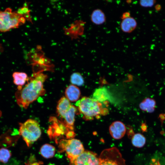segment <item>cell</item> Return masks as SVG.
<instances>
[{
	"mask_svg": "<svg viewBox=\"0 0 165 165\" xmlns=\"http://www.w3.org/2000/svg\"><path fill=\"white\" fill-rule=\"evenodd\" d=\"M47 78V75L41 72L34 73L28 78L23 87L18 86L15 97L18 105L26 108L39 96L43 95L45 93L43 84Z\"/></svg>",
	"mask_w": 165,
	"mask_h": 165,
	"instance_id": "6da1fadb",
	"label": "cell"
},
{
	"mask_svg": "<svg viewBox=\"0 0 165 165\" xmlns=\"http://www.w3.org/2000/svg\"><path fill=\"white\" fill-rule=\"evenodd\" d=\"M76 105L86 119H91L101 114L103 110L101 103L93 98L83 97L77 101Z\"/></svg>",
	"mask_w": 165,
	"mask_h": 165,
	"instance_id": "7a4b0ae2",
	"label": "cell"
},
{
	"mask_svg": "<svg viewBox=\"0 0 165 165\" xmlns=\"http://www.w3.org/2000/svg\"><path fill=\"white\" fill-rule=\"evenodd\" d=\"M19 133L28 146L36 141L41 134L38 123L32 119L20 123Z\"/></svg>",
	"mask_w": 165,
	"mask_h": 165,
	"instance_id": "3957f363",
	"label": "cell"
},
{
	"mask_svg": "<svg viewBox=\"0 0 165 165\" xmlns=\"http://www.w3.org/2000/svg\"><path fill=\"white\" fill-rule=\"evenodd\" d=\"M58 147L60 152L65 151L70 161L75 159L85 151L81 141L74 138L61 140Z\"/></svg>",
	"mask_w": 165,
	"mask_h": 165,
	"instance_id": "277c9868",
	"label": "cell"
},
{
	"mask_svg": "<svg viewBox=\"0 0 165 165\" xmlns=\"http://www.w3.org/2000/svg\"><path fill=\"white\" fill-rule=\"evenodd\" d=\"M22 16L17 12L12 11L10 8L0 11V31L5 32L16 28L22 24Z\"/></svg>",
	"mask_w": 165,
	"mask_h": 165,
	"instance_id": "5b68a950",
	"label": "cell"
},
{
	"mask_svg": "<svg viewBox=\"0 0 165 165\" xmlns=\"http://www.w3.org/2000/svg\"><path fill=\"white\" fill-rule=\"evenodd\" d=\"M99 165H126L125 160L116 147L105 149L99 157Z\"/></svg>",
	"mask_w": 165,
	"mask_h": 165,
	"instance_id": "8992f818",
	"label": "cell"
},
{
	"mask_svg": "<svg viewBox=\"0 0 165 165\" xmlns=\"http://www.w3.org/2000/svg\"><path fill=\"white\" fill-rule=\"evenodd\" d=\"M70 165H99V157L93 152L85 151L77 157L70 160Z\"/></svg>",
	"mask_w": 165,
	"mask_h": 165,
	"instance_id": "52a82bcc",
	"label": "cell"
},
{
	"mask_svg": "<svg viewBox=\"0 0 165 165\" xmlns=\"http://www.w3.org/2000/svg\"><path fill=\"white\" fill-rule=\"evenodd\" d=\"M77 109L74 105H72L61 118V122L66 128L68 131H73L75 116Z\"/></svg>",
	"mask_w": 165,
	"mask_h": 165,
	"instance_id": "ba28073f",
	"label": "cell"
},
{
	"mask_svg": "<svg viewBox=\"0 0 165 165\" xmlns=\"http://www.w3.org/2000/svg\"><path fill=\"white\" fill-rule=\"evenodd\" d=\"M125 125L120 121L113 122L109 127V131L111 136L114 139H119L122 138L126 132Z\"/></svg>",
	"mask_w": 165,
	"mask_h": 165,
	"instance_id": "9c48e42d",
	"label": "cell"
},
{
	"mask_svg": "<svg viewBox=\"0 0 165 165\" xmlns=\"http://www.w3.org/2000/svg\"><path fill=\"white\" fill-rule=\"evenodd\" d=\"M80 94V91L79 88L72 84L68 86L65 89V97L72 102L78 100Z\"/></svg>",
	"mask_w": 165,
	"mask_h": 165,
	"instance_id": "30bf717a",
	"label": "cell"
},
{
	"mask_svg": "<svg viewBox=\"0 0 165 165\" xmlns=\"http://www.w3.org/2000/svg\"><path fill=\"white\" fill-rule=\"evenodd\" d=\"M137 26L136 21L134 18L130 16L122 20L120 24L121 30L127 33H130L133 31Z\"/></svg>",
	"mask_w": 165,
	"mask_h": 165,
	"instance_id": "8fae6325",
	"label": "cell"
},
{
	"mask_svg": "<svg viewBox=\"0 0 165 165\" xmlns=\"http://www.w3.org/2000/svg\"><path fill=\"white\" fill-rule=\"evenodd\" d=\"M72 105L65 97H62L58 101L57 107V112L61 119L64 115Z\"/></svg>",
	"mask_w": 165,
	"mask_h": 165,
	"instance_id": "7c38bea8",
	"label": "cell"
},
{
	"mask_svg": "<svg viewBox=\"0 0 165 165\" xmlns=\"http://www.w3.org/2000/svg\"><path fill=\"white\" fill-rule=\"evenodd\" d=\"M93 98L100 103L112 99L109 92L105 87L97 89L93 94Z\"/></svg>",
	"mask_w": 165,
	"mask_h": 165,
	"instance_id": "4fadbf2b",
	"label": "cell"
},
{
	"mask_svg": "<svg viewBox=\"0 0 165 165\" xmlns=\"http://www.w3.org/2000/svg\"><path fill=\"white\" fill-rule=\"evenodd\" d=\"M156 102L153 99L147 97L144 99L139 104V108L144 111L148 113L153 112L155 109Z\"/></svg>",
	"mask_w": 165,
	"mask_h": 165,
	"instance_id": "5bb4252c",
	"label": "cell"
},
{
	"mask_svg": "<svg viewBox=\"0 0 165 165\" xmlns=\"http://www.w3.org/2000/svg\"><path fill=\"white\" fill-rule=\"evenodd\" d=\"M90 19L94 24L99 25L105 22L106 18L104 13L101 10L97 9L92 12L90 16Z\"/></svg>",
	"mask_w": 165,
	"mask_h": 165,
	"instance_id": "9a60e30c",
	"label": "cell"
},
{
	"mask_svg": "<svg viewBox=\"0 0 165 165\" xmlns=\"http://www.w3.org/2000/svg\"><path fill=\"white\" fill-rule=\"evenodd\" d=\"M40 152L41 155L45 158H50L54 156L55 152V148L52 145L46 144L41 147Z\"/></svg>",
	"mask_w": 165,
	"mask_h": 165,
	"instance_id": "2e32d148",
	"label": "cell"
},
{
	"mask_svg": "<svg viewBox=\"0 0 165 165\" xmlns=\"http://www.w3.org/2000/svg\"><path fill=\"white\" fill-rule=\"evenodd\" d=\"M13 77L14 83L20 86H22L25 84L28 78L27 74L23 72H15L13 74Z\"/></svg>",
	"mask_w": 165,
	"mask_h": 165,
	"instance_id": "e0dca14e",
	"label": "cell"
},
{
	"mask_svg": "<svg viewBox=\"0 0 165 165\" xmlns=\"http://www.w3.org/2000/svg\"><path fill=\"white\" fill-rule=\"evenodd\" d=\"M145 137L141 134L137 133L134 135L132 138L131 142L135 147L141 148L144 146L145 143Z\"/></svg>",
	"mask_w": 165,
	"mask_h": 165,
	"instance_id": "ac0fdd59",
	"label": "cell"
},
{
	"mask_svg": "<svg viewBox=\"0 0 165 165\" xmlns=\"http://www.w3.org/2000/svg\"><path fill=\"white\" fill-rule=\"evenodd\" d=\"M70 80L72 85H74L81 86L84 83V79L82 76L78 72L73 73L71 76Z\"/></svg>",
	"mask_w": 165,
	"mask_h": 165,
	"instance_id": "d6986e66",
	"label": "cell"
},
{
	"mask_svg": "<svg viewBox=\"0 0 165 165\" xmlns=\"http://www.w3.org/2000/svg\"><path fill=\"white\" fill-rule=\"evenodd\" d=\"M11 155L10 151L5 148L0 149V162L4 163L8 162Z\"/></svg>",
	"mask_w": 165,
	"mask_h": 165,
	"instance_id": "ffe728a7",
	"label": "cell"
},
{
	"mask_svg": "<svg viewBox=\"0 0 165 165\" xmlns=\"http://www.w3.org/2000/svg\"><path fill=\"white\" fill-rule=\"evenodd\" d=\"M156 1L154 0H141L140 1V5L145 7H151L156 3Z\"/></svg>",
	"mask_w": 165,
	"mask_h": 165,
	"instance_id": "44dd1931",
	"label": "cell"
},
{
	"mask_svg": "<svg viewBox=\"0 0 165 165\" xmlns=\"http://www.w3.org/2000/svg\"><path fill=\"white\" fill-rule=\"evenodd\" d=\"M130 14L129 12H125L123 13L121 16V19L122 20L130 16Z\"/></svg>",
	"mask_w": 165,
	"mask_h": 165,
	"instance_id": "7402d4cb",
	"label": "cell"
},
{
	"mask_svg": "<svg viewBox=\"0 0 165 165\" xmlns=\"http://www.w3.org/2000/svg\"><path fill=\"white\" fill-rule=\"evenodd\" d=\"M21 9L24 14L28 13H29L31 11V10L28 9V6H24Z\"/></svg>",
	"mask_w": 165,
	"mask_h": 165,
	"instance_id": "603a6c76",
	"label": "cell"
},
{
	"mask_svg": "<svg viewBox=\"0 0 165 165\" xmlns=\"http://www.w3.org/2000/svg\"><path fill=\"white\" fill-rule=\"evenodd\" d=\"M158 118L160 119L162 123L165 120V113H162L160 114Z\"/></svg>",
	"mask_w": 165,
	"mask_h": 165,
	"instance_id": "cb8c5ba5",
	"label": "cell"
},
{
	"mask_svg": "<svg viewBox=\"0 0 165 165\" xmlns=\"http://www.w3.org/2000/svg\"><path fill=\"white\" fill-rule=\"evenodd\" d=\"M141 128L143 131H145L147 129V126L146 123H142L141 126Z\"/></svg>",
	"mask_w": 165,
	"mask_h": 165,
	"instance_id": "d4e9b609",
	"label": "cell"
},
{
	"mask_svg": "<svg viewBox=\"0 0 165 165\" xmlns=\"http://www.w3.org/2000/svg\"><path fill=\"white\" fill-rule=\"evenodd\" d=\"M150 165H161L159 160H156L154 163H152Z\"/></svg>",
	"mask_w": 165,
	"mask_h": 165,
	"instance_id": "484cf974",
	"label": "cell"
},
{
	"mask_svg": "<svg viewBox=\"0 0 165 165\" xmlns=\"http://www.w3.org/2000/svg\"><path fill=\"white\" fill-rule=\"evenodd\" d=\"M2 115V112H1L0 111V117Z\"/></svg>",
	"mask_w": 165,
	"mask_h": 165,
	"instance_id": "4316f807",
	"label": "cell"
}]
</instances>
